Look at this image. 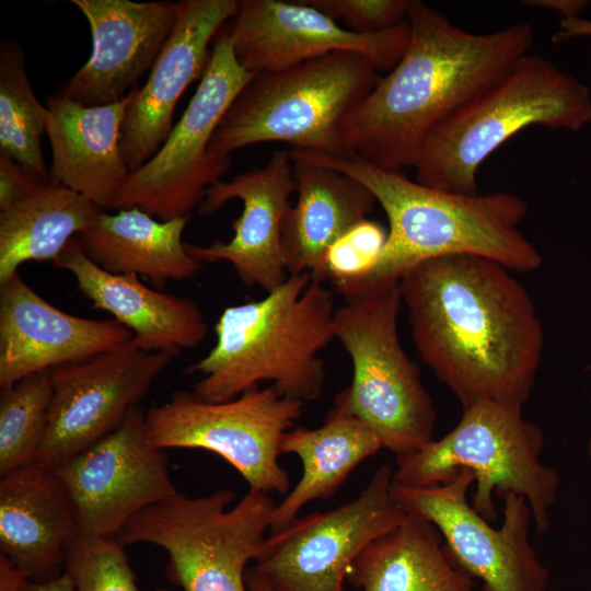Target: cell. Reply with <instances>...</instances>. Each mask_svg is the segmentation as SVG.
<instances>
[{"label": "cell", "mask_w": 591, "mask_h": 591, "mask_svg": "<svg viewBox=\"0 0 591 591\" xmlns=\"http://www.w3.org/2000/svg\"><path fill=\"white\" fill-rule=\"evenodd\" d=\"M522 405L478 401L463 408L457 425L438 440L396 457L393 482L428 487L451 482L462 470L475 476L472 507L488 522L497 520L494 494L509 493L530 505L538 534L549 529V508L558 495V473L540 460L544 434L523 417Z\"/></svg>", "instance_id": "obj_7"}, {"label": "cell", "mask_w": 591, "mask_h": 591, "mask_svg": "<svg viewBox=\"0 0 591 591\" xmlns=\"http://www.w3.org/2000/svg\"><path fill=\"white\" fill-rule=\"evenodd\" d=\"M392 480L393 471L382 465L354 500L298 517L267 537L253 567L274 591H347L345 579L355 559L406 517L392 496Z\"/></svg>", "instance_id": "obj_13"}, {"label": "cell", "mask_w": 591, "mask_h": 591, "mask_svg": "<svg viewBox=\"0 0 591 591\" xmlns=\"http://www.w3.org/2000/svg\"><path fill=\"white\" fill-rule=\"evenodd\" d=\"M311 273L289 274L256 301L225 308L216 325V344L188 372L200 374L190 394L225 402L269 382L281 395L316 399L325 367L320 352L335 338L334 299Z\"/></svg>", "instance_id": "obj_4"}, {"label": "cell", "mask_w": 591, "mask_h": 591, "mask_svg": "<svg viewBox=\"0 0 591 591\" xmlns=\"http://www.w3.org/2000/svg\"><path fill=\"white\" fill-rule=\"evenodd\" d=\"M49 112L35 96L24 51L15 40L0 44V155L45 178L49 173L42 151Z\"/></svg>", "instance_id": "obj_29"}, {"label": "cell", "mask_w": 591, "mask_h": 591, "mask_svg": "<svg viewBox=\"0 0 591 591\" xmlns=\"http://www.w3.org/2000/svg\"><path fill=\"white\" fill-rule=\"evenodd\" d=\"M189 218L155 220L136 207L116 213L102 210L78 239L84 253L101 268L143 276L162 290L167 280L192 278L202 267L182 239Z\"/></svg>", "instance_id": "obj_25"}, {"label": "cell", "mask_w": 591, "mask_h": 591, "mask_svg": "<svg viewBox=\"0 0 591 591\" xmlns=\"http://www.w3.org/2000/svg\"><path fill=\"white\" fill-rule=\"evenodd\" d=\"M473 482V473L462 470L451 482L428 487L392 480L391 493L406 514L438 529L457 566L483 581L482 591H546L549 572L530 543L529 502L507 494L502 524L494 529L467 501Z\"/></svg>", "instance_id": "obj_12"}, {"label": "cell", "mask_w": 591, "mask_h": 591, "mask_svg": "<svg viewBox=\"0 0 591 591\" xmlns=\"http://www.w3.org/2000/svg\"><path fill=\"white\" fill-rule=\"evenodd\" d=\"M407 20L410 35L402 58L343 124L351 158L391 171L414 167L431 134L534 42L529 23L475 34L418 0Z\"/></svg>", "instance_id": "obj_2"}, {"label": "cell", "mask_w": 591, "mask_h": 591, "mask_svg": "<svg viewBox=\"0 0 591 591\" xmlns=\"http://www.w3.org/2000/svg\"><path fill=\"white\" fill-rule=\"evenodd\" d=\"M146 410L132 408L111 433L55 470L76 509L79 533L114 536L137 513L178 493Z\"/></svg>", "instance_id": "obj_15"}, {"label": "cell", "mask_w": 591, "mask_h": 591, "mask_svg": "<svg viewBox=\"0 0 591 591\" xmlns=\"http://www.w3.org/2000/svg\"><path fill=\"white\" fill-rule=\"evenodd\" d=\"M134 90L117 103L85 106L60 92L47 97L46 134L51 147L49 178L82 195L103 210L130 175L120 140Z\"/></svg>", "instance_id": "obj_23"}, {"label": "cell", "mask_w": 591, "mask_h": 591, "mask_svg": "<svg viewBox=\"0 0 591 591\" xmlns=\"http://www.w3.org/2000/svg\"><path fill=\"white\" fill-rule=\"evenodd\" d=\"M294 192L292 159L282 150L274 151L263 167L215 183L206 190L199 213L208 216L232 199L241 200L242 212L232 223L233 236L209 245L186 243L188 253L201 264L229 263L247 287L274 290L289 276L281 231Z\"/></svg>", "instance_id": "obj_17"}, {"label": "cell", "mask_w": 591, "mask_h": 591, "mask_svg": "<svg viewBox=\"0 0 591 591\" xmlns=\"http://www.w3.org/2000/svg\"><path fill=\"white\" fill-rule=\"evenodd\" d=\"M21 591H74V586L71 578L62 572L47 581L28 580Z\"/></svg>", "instance_id": "obj_38"}, {"label": "cell", "mask_w": 591, "mask_h": 591, "mask_svg": "<svg viewBox=\"0 0 591 591\" xmlns=\"http://www.w3.org/2000/svg\"><path fill=\"white\" fill-rule=\"evenodd\" d=\"M587 452H588L589 459L591 460V436L588 441Z\"/></svg>", "instance_id": "obj_40"}, {"label": "cell", "mask_w": 591, "mask_h": 591, "mask_svg": "<svg viewBox=\"0 0 591 591\" xmlns=\"http://www.w3.org/2000/svg\"><path fill=\"white\" fill-rule=\"evenodd\" d=\"M125 547L115 535L79 533L63 558L74 591H141Z\"/></svg>", "instance_id": "obj_31"}, {"label": "cell", "mask_w": 591, "mask_h": 591, "mask_svg": "<svg viewBox=\"0 0 591 591\" xmlns=\"http://www.w3.org/2000/svg\"><path fill=\"white\" fill-rule=\"evenodd\" d=\"M303 406L273 385L253 387L218 403L176 392L146 412L144 426L150 443L158 449L212 452L233 466L250 488L286 494L290 477L279 463L280 442Z\"/></svg>", "instance_id": "obj_11"}, {"label": "cell", "mask_w": 591, "mask_h": 591, "mask_svg": "<svg viewBox=\"0 0 591 591\" xmlns=\"http://www.w3.org/2000/svg\"><path fill=\"white\" fill-rule=\"evenodd\" d=\"M347 28L371 34L389 30L407 19L413 0H308Z\"/></svg>", "instance_id": "obj_33"}, {"label": "cell", "mask_w": 591, "mask_h": 591, "mask_svg": "<svg viewBox=\"0 0 591 591\" xmlns=\"http://www.w3.org/2000/svg\"><path fill=\"white\" fill-rule=\"evenodd\" d=\"M348 578L362 591H474L475 587L473 577L451 557L438 529L408 514L359 554Z\"/></svg>", "instance_id": "obj_27"}, {"label": "cell", "mask_w": 591, "mask_h": 591, "mask_svg": "<svg viewBox=\"0 0 591 591\" xmlns=\"http://www.w3.org/2000/svg\"><path fill=\"white\" fill-rule=\"evenodd\" d=\"M591 36V21L581 18L563 19L552 42L560 43L576 37Z\"/></svg>", "instance_id": "obj_35"}, {"label": "cell", "mask_w": 591, "mask_h": 591, "mask_svg": "<svg viewBox=\"0 0 591 591\" xmlns=\"http://www.w3.org/2000/svg\"><path fill=\"white\" fill-rule=\"evenodd\" d=\"M387 240V231L368 218L338 237L327 250L318 279L333 287L352 282L376 264Z\"/></svg>", "instance_id": "obj_32"}, {"label": "cell", "mask_w": 591, "mask_h": 591, "mask_svg": "<svg viewBox=\"0 0 591 591\" xmlns=\"http://www.w3.org/2000/svg\"><path fill=\"white\" fill-rule=\"evenodd\" d=\"M103 209L49 181L0 209V282L27 262H54Z\"/></svg>", "instance_id": "obj_28"}, {"label": "cell", "mask_w": 591, "mask_h": 591, "mask_svg": "<svg viewBox=\"0 0 591 591\" xmlns=\"http://www.w3.org/2000/svg\"><path fill=\"white\" fill-rule=\"evenodd\" d=\"M79 534L77 513L57 472L39 463L0 479V554L28 580L61 575Z\"/></svg>", "instance_id": "obj_22"}, {"label": "cell", "mask_w": 591, "mask_h": 591, "mask_svg": "<svg viewBox=\"0 0 591 591\" xmlns=\"http://www.w3.org/2000/svg\"><path fill=\"white\" fill-rule=\"evenodd\" d=\"M69 271L94 309L108 312L132 334L131 344L147 352L176 357L198 347L209 326L190 299L144 286L137 275L113 274L96 265L73 237L53 262Z\"/></svg>", "instance_id": "obj_21"}, {"label": "cell", "mask_w": 591, "mask_h": 591, "mask_svg": "<svg viewBox=\"0 0 591 591\" xmlns=\"http://www.w3.org/2000/svg\"><path fill=\"white\" fill-rule=\"evenodd\" d=\"M380 80L371 61L354 51L256 73L222 117L209 151L230 158L247 146L280 141L294 151L351 158L343 124Z\"/></svg>", "instance_id": "obj_6"}, {"label": "cell", "mask_w": 591, "mask_h": 591, "mask_svg": "<svg viewBox=\"0 0 591 591\" xmlns=\"http://www.w3.org/2000/svg\"><path fill=\"white\" fill-rule=\"evenodd\" d=\"M131 340V332L114 318H84L55 308L19 271L0 282L1 389Z\"/></svg>", "instance_id": "obj_20"}, {"label": "cell", "mask_w": 591, "mask_h": 591, "mask_svg": "<svg viewBox=\"0 0 591 591\" xmlns=\"http://www.w3.org/2000/svg\"><path fill=\"white\" fill-rule=\"evenodd\" d=\"M173 358L129 343L50 369L53 399L37 463L57 470L114 431Z\"/></svg>", "instance_id": "obj_14"}, {"label": "cell", "mask_w": 591, "mask_h": 591, "mask_svg": "<svg viewBox=\"0 0 591 591\" xmlns=\"http://www.w3.org/2000/svg\"><path fill=\"white\" fill-rule=\"evenodd\" d=\"M85 16L92 53L60 93L85 106L117 103L151 70L170 37L176 2L70 0Z\"/></svg>", "instance_id": "obj_19"}, {"label": "cell", "mask_w": 591, "mask_h": 591, "mask_svg": "<svg viewBox=\"0 0 591 591\" xmlns=\"http://www.w3.org/2000/svg\"><path fill=\"white\" fill-rule=\"evenodd\" d=\"M289 152L362 183L389 220L387 240L376 264L364 276L336 289L345 300L399 282L412 267L434 257L480 256L513 273L533 271L542 265L538 248L519 228L528 205L514 194L440 190L357 158Z\"/></svg>", "instance_id": "obj_3"}, {"label": "cell", "mask_w": 591, "mask_h": 591, "mask_svg": "<svg viewBox=\"0 0 591 591\" xmlns=\"http://www.w3.org/2000/svg\"><path fill=\"white\" fill-rule=\"evenodd\" d=\"M581 0H526L524 5L545 8L563 14V19L578 18L581 10L587 5Z\"/></svg>", "instance_id": "obj_36"}, {"label": "cell", "mask_w": 591, "mask_h": 591, "mask_svg": "<svg viewBox=\"0 0 591 591\" xmlns=\"http://www.w3.org/2000/svg\"><path fill=\"white\" fill-rule=\"evenodd\" d=\"M155 591H169L167 589L159 588Z\"/></svg>", "instance_id": "obj_41"}, {"label": "cell", "mask_w": 591, "mask_h": 591, "mask_svg": "<svg viewBox=\"0 0 591 591\" xmlns=\"http://www.w3.org/2000/svg\"><path fill=\"white\" fill-rule=\"evenodd\" d=\"M383 444L378 434L356 416L334 406L317 428L296 427L283 433L280 452L296 454L302 476L276 505L271 533L289 526L310 501L327 499L364 460L376 454Z\"/></svg>", "instance_id": "obj_26"}, {"label": "cell", "mask_w": 591, "mask_h": 591, "mask_svg": "<svg viewBox=\"0 0 591 591\" xmlns=\"http://www.w3.org/2000/svg\"><path fill=\"white\" fill-rule=\"evenodd\" d=\"M591 121L589 88L549 60L526 54L441 124L415 164V181L440 190L477 194L483 162L534 125L578 131Z\"/></svg>", "instance_id": "obj_5"}, {"label": "cell", "mask_w": 591, "mask_h": 591, "mask_svg": "<svg viewBox=\"0 0 591 591\" xmlns=\"http://www.w3.org/2000/svg\"><path fill=\"white\" fill-rule=\"evenodd\" d=\"M413 341L459 399L524 405L544 349L536 306L513 271L491 259L424 260L399 280Z\"/></svg>", "instance_id": "obj_1"}, {"label": "cell", "mask_w": 591, "mask_h": 591, "mask_svg": "<svg viewBox=\"0 0 591 591\" xmlns=\"http://www.w3.org/2000/svg\"><path fill=\"white\" fill-rule=\"evenodd\" d=\"M399 282L345 300L335 310L334 335L352 366L350 384L334 406L356 416L396 456L418 451L433 436L437 410L418 366L398 335Z\"/></svg>", "instance_id": "obj_8"}, {"label": "cell", "mask_w": 591, "mask_h": 591, "mask_svg": "<svg viewBox=\"0 0 591 591\" xmlns=\"http://www.w3.org/2000/svg\"><path fill=\"white\" fill-rule=\"evenodd\" d=\"M298 194L282 224L281 243L289 274L318 278L329 246L368 218L378 204L356 178L290 153Z\"/></svg>", "instance_id": "obj_24"}, {"label": "cell", "mask_w": 591, "mask_h": 591, "mask_svg": "<svg viewBox=\"0 0 591 591\" xmlns=\"http://www.w3.org/2000/svg\"><path fill=\"white\" fill-rule=\"evenodd\" d=\"M227 32L240 65L259 73L334 51L358 53L376 70H391L405 53L410 27L406 19L389 30L360 34L306 1L241 0Z\"/></svg>", "instance_id": "obj_16"}, {"label": "cell", "mask_w": 591, "mask_h": 591, "mask_svg": "<svg viewBox=\"0 0 591 591\" xmlns=\"http://www.w3.org/2000/svg\"><path fill=\"white\" fill-rule=\"evenodd\" d=\"M53 399L49 371L30 374L1 389L0 476L37 463Z\"/></svg>", "instance_id": "obj_30"}, {"label": "cell", "mask_w": 591, "mask_h": 591, "mask_svg": "<svg viewBox=\"0 0 591 591\" xmlns=\"http://www.w3.org/2000/svg\"><path fill=\"white\" fill-rule=\"evenodd\" d=\"M239 10L236 0H181L173 31L141 88L134 90L121 129L125 162L135 172L161 148L177 102L209 62V44Z\"/></svg>", "instance_id": "obj_18"}, {"label": "cell", "mask_w": 591, "mask_h": 591, "mask_svg": "<svg viewBox=\"0 0 591 591\" xmlns=\"http://www.w3.org/2000/svg\"><path fill=\"white\" fill-rule=\"evenodd\" d=\"M177 493L134 515L115 535L124 545L154 544L169 557V579L184 591H247L245 572L264 553L276 507L268 493Z\"/></svg>", "instance_id": "obj_9"}, {"label": "cell", "mask_w": 591, "mask_h": 591, "mask_svg": "<svg viewBox=\"0 0 591 591\" xmlns=\"http://www.w3.org/2000/svg\"><path fill=\"white\" fill-rule=\"evenodd\" d=\"M49 181L20 163L0 155V209Z\"/></svg>", "instance_id": "obj_34"}, {"label": "cell", "mask_w": 591, "mask_h": 591, "mask_svg": "<svg viewBox=\"0 0 591 591\" xmlns=\"http://www.w3.org/2000/svg\"><path fill=\"white\" fill-rule=\"evenodd\" d=\"M247 591H274L269 582L254 567L245 572Z\"/></svg>", "instance_id": "obj_39"}, {"label": "cell", "mask_w": 591, "mask_h": 591, "mask_svg": "<svg viewBox=\"0 0 591 591\" xmlns=\"http://www.w3.org/2000/svg\"><path fill=\"white\" fill-rule=\"evenodd\" d=\"M28 579L0 554V591H21Z\"/></svg>", "instance_id": "obj_37"}, {"label": "cell", "mask_w": 591, "mask_h": 591, "mask_svg": "<svg viewBox=\"0 0 591 591\" xmlns=\"http://www.w3.org/2000/svg\"><path fill=\"white\" fill-rule=\"evenodd\" d=\"M255 74L240 65L228 32H221L182 117L158 152L130 173L112 210L136 207L161 221L190 216L230 167L231 158L211 154L209 146L228 108Z\"/></svg>", "instance_id": "obj_10"}]
</instances>
